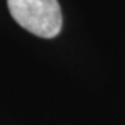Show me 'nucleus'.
Masks as SVG:
<instances>
[{"instance_id":"obj_1","label":"nucleus","mask_w":125,"mask_h":125,"mask_svg":"<svg viewBox=\"0 0 125 125\" xmlns=\"http://www.w3.org/2000/svg\"><path fill=\"white\" fill-rule=\"evenodd\" d=\"M11 17L39 38H54L61 31L62 15L57 0H7Z\"/></svg>"}]
</instances>
